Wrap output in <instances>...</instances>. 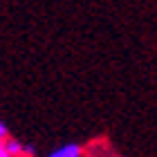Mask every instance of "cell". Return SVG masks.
Instances as JSON below:
<instances>
[{
	"instance_id": "6da1fadb",
	"label": "cell",
	"mask_w": 157,
	"mask_h": 157,
	"mask_svg": "<svg viewBox=\"0 0 157 157\" xmlns=\"http://www.w3.org/2000/svg\"><path fill=\"white\" fill-rule=\"evenodd\" d=\"M83 155V148L81 144H65V146H61V148H56L54 153H49L47 157H81Z\"/></svg>"
},
{
	"instance_id": "7a4b0ae2",
	"label": "cell",
	"mask_w": 157,
	"mask_h": 157,
	"mask_svg": "<svg viewBox=\"0 0 157 157\" xmlns=\"http://www.w3.org/2000/svg\"><path fill=\"white\" fill-rule=\"evenodd\" d=\"M5 146H7V151H9L11 157H18V155H25V144H20L18 139H7L5 141Z\"/></svg>"
},
{
	"instance_id": "3957f363",
	"label": "cell",
	"mask_w": 157,
	"mask_h": 157,
	"mask_svg": "<svg viewBox=\"0 0 157 157\" xmlns=\"http://www.w3.org/2000/svg\"><path fill=\"white\" fill-rule=\"evenodd\" d=\"M7 139H9V128H7V124L0 121V141H7Z\"/></svg>"
},
{
	"instance_id": "277c9868",
	"label": "cell",
	"mask_w": 157,
	"mask_h": 157,
	"mask_svg": "<svg viewBox=\"0 0 157 157\" xmlns=\"http://www.w3.org/2000/svg\"><path fill=\"white\" fill-rule=\"evenodd\" d=\"M0 157H11L9 151H7V146H5V141H0Z\"/></svg>"
}]
</instances>
